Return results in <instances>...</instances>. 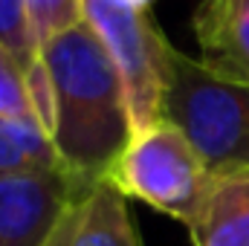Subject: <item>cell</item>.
Here are the masks:
<instances>
[{
    "mask_svg": "<svg viewBox=\"0 0 249 246\" xmlns=\"http://www.w3.org/2000/svg\"><path fill=\"white\" fill-rule=\"evenodd\" d=\"M53 96V142L78 180H102L133 139L127 87L105 41L81 20L41 44Z\"/></svg>",
    "mask_w": 249,
    "mask_h": 246,
    "instance_id": "6da1fadb",
    "label": "cell"
},
{
    "mask_svg": "<svg viewBox=\"0 0 249 246\" xmlns=\"http://www.w3.org/2000/svg\"><path fill=\"white\" fill-rule=\"evenodd\" d=\"M162 119L191 139L214 177L249 171V84L223 78L171 47Z\"/></svg>",
    "mask_w": 249,
    "mask_h": 246,
    "instance_id": "7a4b0ae2",
    "label": "cell"
},
{
    "mask_svg": "<svg viewBox=\"0 0 249 246\" xmlns=\"http://www.w3.org/2000/svg\"><path fill=\"white\" fill-rule=\"evenodd\" d=\"M107 180L127 200H142L160 214L191 226L212 191L214 174L186 133L162 119L133 133L110 165Z\"/></svg>",
    "mask_w": 249,
    "mask_h": 246,
    "instance_id": "3957f363",
    "label": "cell"
},
{
    "mask_svg": "<svg viewBox=\"0 0 249 246\" xmlns=\"http://www.w3.org/2000/svg\"><path fill=\"white\" fill-rule=\"evenodd\" d=\"M84 20L110 50L127 87L133 133L162 122L171 44L148 6L133 0H84Z\"/></svg>",
    "mask_w": 249,
    "mask_h": 246,
    "instance_id": "277c9868",
    "label": "cell"
},
{
    "mask_svg": "<svg viewBox=\"0 0 249 246\" xmlns=\"http://www.w3.org/2000/svg\"><path fill=\"white\" fill-rule=\"evenodd\" d=\"M93 180L70 171L0 177V246H50L75 194Z\"/></svg>",
    "mask_w": 249,
    "mask_h": 246,
    "instance_id": "5b68a950",
    "label": "cell"
},
{
    "mask_svg": "<svg viewBox=\"0 0 249 246\" xmlns=\"http://www.w3.org/2000/svg\"><path fill=\"white\" fill-rule=\"evenodd\" d=\"M50 246H142L127 197L107 177L87 183L58 220Z\"/></svg>",
    "mask_w": 249,
    "mask_h": 246,
    "instance_id": "8992f818",
    "label": "cell"
},
{
    "mask_svg": "<svg viewBox=\"0 0 249 246\" xmlns=\"http://www.w3.org/2000/svg\"><path fill=\"white\" fill-rule=\"evenodd\" d=\"M191 29L212 72L249 84V0H200Z\"/></svg>",
    "mask_w": 249,
    "mask_h": 246,
    "instance_id": "52a82bcc",
    "label": "cell"
},
{
    "mask_svg": "<svg viewBox=\"0 0 249 246\" xmlns=\"http://www.w3.org/2000/svg\"><path fill=\"white\" fill-rule=\"evenodd\" d=\"M188 232L194 246H249V171L217 174Z\"/></svg>",
    "mask_w": 249,
    "mask_h": 246,
    "instance_id": "ba28073f",
    "label": "cell"
},
{
    "mask_svg": "<svg viewBox=\"0 0 249 246\" xmlns=\"http://www.w3.org/2000/svg\"><path fill=\"white\" fill-rule=\"evenodd\" d=\"M67 171L50 130L35 119H0V177Z\"/></svg>",
    "mask_w": 249,
    "mask_h": 246,
    "instance_id": "9c48e42d",
    "label": "cell"
},
{
    "mask_svg": "<svg viewBox=\"0 0 249 246\" xmlns=\"http://www.w3.org/2000/svg\"><path fill=\"white\" fill-rule=\"evenodd\" d=\"M0 119L41 122L32 102V90H29V72L6 44H0Z\"/></svg>",
    "mask_w": 249,
    "mask_h": 246,
    "instance_id": "30bf717a",
    "label": "cell"
},
{
    "mask_svg": "<svg viewBox=\"0 0 249 246\" xmlns=\"http://www.w3.org/2000/svg\"><path fill=\"white\" fill-rule=\"evenodd\" d=\"M0 44H6L20 58L26 72L41 64V47L29 26L26 0H0Z\"/></svg>",
    "mask_w": 249,
    "mask_h": 246,
    "instance_id": "8fae6325",
    "label": "cell"
},
{
    "mask_svg": "<svg viewBox=\"0 0 249 246\" xmlns=\"http://www.w3.org/2000/svg\"><path fill=\"white\" fill-rule=\"evenodd\" d=\"M26 15L41 47L53 35L67 32L84 20V0H26Z\"/></svg>",
    "mask_w": 249,
    "mask_h": 246,
    "instance_id": "7c38bea8",
    "label": "cell"
},
{
    "mask_svg": "<svg viewBox=\"0 0 249 246\" xmlns=\"http://www.w3.org/2000/svg\"><path fill=\"white\" fill-rule=\"evenodd\" d=\"M133 3H139V6H148V9H154V0H133Z\"/></svg>",
    "mask_w": 249,
    "mask_h": 246,
    "instance_id": "4fadbf2b",
    "label": "cell"
}]
</instances>
